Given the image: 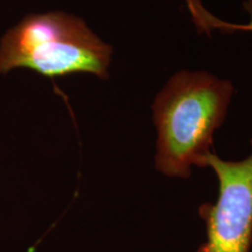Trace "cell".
<instances>
[{
  "instance_id": "obj_4",
  "label": "cell",
  "mask_w": 252,
  "mask_h": 252,
  "mask_svg": "<svg viewBox=\"0 0 252 252\" xmlns=\"http://www.w3.org/2000/svg\"><path fill=\"white\" fill-rule=\"evenodd\" d=\"M245 8H247L248 11L250 12V14H251V23H250V25H248V26H245V27H244V30L252 31V1L249 2V4H248L247 6H245Z\"/></svg>"
},
{
  "instance_id": "obj_1",
  "label": "cell",
  "mask_w": 252,
  "mask_h": 252,
  "mask_svg": "<svg viewBox=\"0 0 252 252\" xmlns=\"http://www.w3.org/2000/svg\"><path fill=\"white\" fill-rule=\"evenodd\" d=\"M234 87L206 71H179L154 99L158 131L156 168L168 178L188 179L191 167L213 146L224 122Z\"/></svg>"
},
{
  "instance_id": "obj_3",
  "label": "cell",
  "mask_w": 252,
  "mask_h": 252,
  "mask_svg": "<svg viewBox=\"0 0 252 252\" xmlns=\"http://www.w3.org/2000/svg\"><path fill=\"white\" fill-rule=\"evenodd\" d=\"M200 167H210L219 180L216 202L198 207L207 231V241L201 244L202 252H250L252 152L239 161H225L210 152L203 158Z\"/></svg>"
},
{
  "instance_id": "obj_2",
  "label": "cell",
  "mask_w": 252,
  "mask_h": 252,
  "mask_svg": "<svg viewBox=\"0 0 252 252\" xmlns=\"http://www.w3.org/2000/svg\"><path fill=\"white\" fill-rule=\"evenodd\" d=\"M112 52L77 15L31 13L0 37V76L27 69L50 78L90 74L108 80Z\"/></svg>"
},
{
  "instance_id": "obj_5",
  "label": "cell",
  "mask_w": 252,
  "mask_h": 252,
  "mask_svg": "<svg viewBox=\"0 0 252 252\" xmlns=\"http://www.w3.org/2000/svg\"><path fill=\"white\" fill-rule=\"evenodd\" d=\"M195 252H202V248H201V245H200V247L197 248V250L195 251Z\"/></svg>"
}]
</instances>
